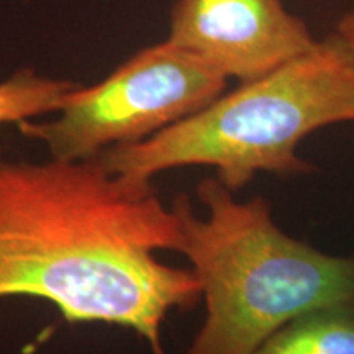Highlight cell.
<instances>
[{
  "instance_id": "obj_3",
  "label": "cell",
  "mask_w": 354,
  "mask_h": 354,
  "mask_svg": "<svg viewBox=\"0 0 354 354\" xmlns=\"http://www.w3.org/2000/svg\"><path fill=\"white\" fill-rule=\"evenodd\" d=\"M343 122H354V55L333 33L149 138L99 156L112 174L136 185L172 167L214 166L216 179L236 192L258 172L313 171L299 145Z\"/></svg>"
},
{
  "instance_id": "obj_8",
  "label": "cell",
  "mask_w": 354,
  "mask_h": 354,
  "mask_svg": "<svg viewBox=\"0 0 354 354\" xmlns=\"http://www.w3.org/2000/svg\"><path fill=\"white\" fill-rule=\"evenodd\" d=\"M335 35L339 39H343V43L346 44L354 55V10H349L339 19L338 25H336Z\"/></svg>"
},
{
  "instance_id": "obj_5",
  "label": "cell",
  "mask_w": 354,
  "mask_h": 354,
  "mask_svg": "<svg viewBox=\"0 0 354 354\" xmlns=\"http://www.w3.org/2000/svg\"><path fill=\"white\" fill-rule=\"evenodd\" d=\"M167 39L240 82L281 68L318 41L284 0H177Z\"/></svg>"
},
{
  "instance_id": "obj_4",
  "label": "cell",
  "mask_w": 354,
  "mask_h": 354,
  "mask_svg": "<svg viewBox=\"0 0 354 354\" xmlns=\"http://www.w3.org/2000/svg\"><path fill=\"white\" fill-rule=\"evenodd\" d=\"M227 82L201 57L166 39L136 53L97 86L74 88L56 120H24L19 127L43 141L55 159L81 161L174 125L223 94Z\"/></svg>"
},
{
  "instance_id": "obj_6",
  "label": "cell",
  "mask_w": 354,
  "mask_h": 354,
  "mask_svg": "<svg viewBox=\"0 0 354 354\" xmlns=\"http://www.w3.org/2000/svg\"><path fill=\"white\" fill-rule=\"evenodd\" d=\"M256 354H354V302L330 305L295 318Z\"/></svg>"
},
{
  "instance_id": "obj_1",
  "label": "cell",
  "mask_w": 354,
  "mask_h": 354,
  "mask_svg": "<svg viewBox=\"0 0 354 354\" xmlns=\"http://www.w3.org/2000/svg\"><path fill=\"white\" fill-rule=\"evenodd\" d=\"M177 241V216L151 184L112 174L99 154L0 161V299H44L68 322L131 328L162 354L167 312L202 297L194 271L154 258Z\"/></svg>"
},
{
  "instance_id": "obj_2",
  "label": "cell",
  "mask_w": 354,
  "mask_h": 354,
  "mask_svg": "<svg viewBox=\"0 0 354 354\" xmlns=\"http://www.w3.org/2000/svg\"><path fill=\"white\" fill-rule=\"evenodd\" d=\"M216 177L197 185L207 215L185 196L172 212L176 251L202 286L207 315L185 354H256L295 318L354 302V258L318 251L282 232L261 197L240 202Z\"/></svg>"
},
{
  "instance_id": "obj_7",
  "label": "cell",
  "mask_w": 354,
  "mask_h": 354,
  "mask_svg": "<svg viewBox=\"0 0 354 354\" xmlns=\"http://www.w3.org/2000/svg\"><path fill=\"white\" fill-rule=\"evenodd\" d=\"M77 87L76 82L56 81L38 76L32 69H21L0 82V123H20L61 110L68 95Z\"/></svg>"
}]
</instances>
